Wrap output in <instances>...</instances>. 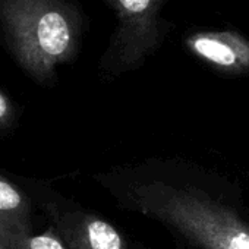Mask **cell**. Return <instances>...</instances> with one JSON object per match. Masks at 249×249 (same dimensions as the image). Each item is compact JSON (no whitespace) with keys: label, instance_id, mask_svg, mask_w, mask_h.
Masks as SVG:
<instances>
[{"label":"cell","instance_id":"6da1fadb","mask_svg":"<svg viewBox=\"0 0 249 249\" xmlns=\"http://www.w3.org/2000/svg\"><path fill=\"white\" fill-rule=\"evenodd\" d=\"M117 202L201 249H249V220L202 188L167 179L110 186Z\"/></svg>","mask_w":249,"mask_h":249},{"label":"cell","instance_id":"7a4b0ae2","mask_svg":"<svg viewBox=\"0 0 249 249\" xmlns=\"http://www.w3.org/2000/svg\"><path fill=\"white\" fill-rule=\"evenodd\" d=\"M11 22L18 59L38 81L52 78L56 66L75 53L76 27L54 0L18 2Z\"/></svg>","mask_w":249,"mask_h":249},{"label":"cell","instance_id":"3957f363","mask_svg":"<svg viewBox=\"0 0 249 249\" xmlns=\"http://www.w3.org/2000/svg\"><path fill=\"white\" fill-rule=\"evenodd\" d=\"M166 0H108L117 14L119 28L113 38L108 71H132L153 54L161 41L159 12Z\"/></svg>","mask_w":249,"mask_h":249},{"label":"cell","instance_id":"277c9868","mask_svg":"<svg viewBox=\"0 0 249 249\" xmlns=\"http://www.w3.org/2000/svg\"><path fill=\"white\" fill-rule=\"evenodd\" d=\"M186 47L214 69L242 75L249 72V40L233 31H202L186 38Z\"/></svg>","mask_w":249,"mask_h":249},{"label":"cell","instance_id":"5b68a950","mask_svg":"<svg viewBox=\"0 0 249 249\" xmlns=\"http://www.w3.org/2000/svg\"><path fill=\"white\" fill-rule=\"evenodd\" d=\"M57 229L69 249H129L111 223L91 213H65L57 218Z\"/></svg>","mask_w":249,"mask_h":249},{"label":"cell","instance_id":"8992f818","mask_svg":"<svg viewBox=\"0 0 249 249\" xmlns=\"http://www.w3.org/2000/svg\"><path fill=\"white\" fill-rule=\"evenodd\" d=\"M0 230L31 233L30 202L22 191L0 175Z\"/></svg>","mask_w":249,"mask_h":249},{"label":"cell","instance_id":"52a82bcc","mask_svg":"<svg viewBox=\"0 0 249 249\" xmlns=\"http://www.w3.org/2000/svg\"><path fill=\"white\" fill-rule=\"evenodd\" d=\"M0 243L5 249H69L54 230H47L40 234L0 230Z\"/></svg>","mask_w":249,"mask_h":249},{"label":"cell","instance_id":"ba28073f","mask_svg":"<svg viewBox=\"0 0 249 249\" xmlns=\"http://www.w3.org/2000/svg\"><path fill=\"white\" fill-rule=\"evenodd\" d=\"M14 119V107L11 100L0 91V131L8 128Z\"/></svg>","mask_w":249,"mask_h":249},{"label":"cell","instance_id":"9c48e42d","mask_svg":"<svg viewBox=\"0 0 249 249\" xmlns=\"http://www.w3.org/2000/svg\"><path fill=\"white\" fill-rule=\"evenodd\" d=\"M0 249H5V246H3L2 243H0Z\"/></svg>","mask_w":249,"mask_h":249}]
</instances>
